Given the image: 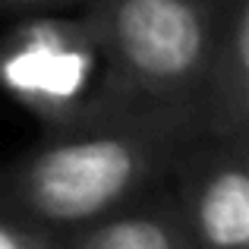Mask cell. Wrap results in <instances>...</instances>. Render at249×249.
I'll return each instance as SVG.
<instances>
[{
  "label": "cell",
  "mask_w": 249,
  "mask_h": 249,
  "mask_svg": "<svg viewBox=\"0 0 249 249\" xmlns=\"http://www.w3.org/2000/svg\"><path fill=\"white\" fill-rule=\"evenodd\" d=\"M212 136L202 117L164 114L48 133L0 164V208L60 237L126 205L174 174L180 155Z\"/></svg>",
  "instance_id": "6da1fadb"
},
{
  "label": "cell",
  "mask_w": 249,
  "mask_h": 249,
  "mask_svg": "<svg viewBox=\"0 0 249 249\" xmlns=\"http://www.w3.org/2000/svg\"><path fill=\"white\" fill-rule=\"evenodd\" d=\"M57 249H196L170 177L126 205L57 237Z\"/></svg>",
  "instance_id": "5b68a950"
},
{
  "label": "cell",
  "mask_w": 249,
  "mask_h": 249,
  "mask_svg": "<svg viewBox=\"0 0 249 249\" xmlns=\"http://www.w3.org/2000/svg\"><path fill=\"white\" fill-rule=\"evenodd\" d=\"M0 249H57V237L13 218L0 208Z\"/></svg>",
  "instance_id": "52a82bcc"
},
{
  "label": "cell",
  "mask_w": 249,
  "mask_h": 249,
  "mask_svg": "<svg viewBox=\"0 0 249 249\" xmlns=\"http://www.w3.org/2000/svg\"><path fill=\"white\" fill-rule=\"evenodd\" d=\"M85 0H0V10H22V13H57L67 6H82Z\"/></svg>",
  "instance_id": "ba28073f"
},
{
  "label": "cell",
  "mask_w": 249,
  "mask_h": 249,
  "mask_svg": "<svg viewBox=\"0 0 249 249\" xmlns=\"http://www.w3.org/2000/svg\"><path fill=\"white\" fill-rule=\"evenodd\" d=\"M227 3L231 0H85L79 10L95 25L104 63L85 126L164 114L205 120L202 82Z\"/></svg>",
  "instance_id": "7a4b0ae2"
},
{
  "label": "cell",
  "mask_w": 249,
  "mask_h": 249,
  "mask_svg": "<svg viewBox=\"0 0 249 249\" xmlns=\"http://www.w3.org/2000/svg\"><path fill=\"white\" fill-rule=\"evenodd\" d=\"M212 136L249 139V0H231L202 82Z\"/></svg>",
  "instance_id": "8992f818"
},
{
  "label": "cell",
  "mask_w": 249,
  "mask_h": 249,
  "mask_svg": "<svg viewBox=\"0 0 249 249\" xmlns=\"http://www.w3.org/2000/svg\"><path fill=\"white\" fill-rule=\"evenodd\" d=\"M170 186L196 249H249V139H196Z\"/></svg>",
  "instance_id": "277c9868"
},
{
  "label": "cell",
  "mask_w": 249,
  "mask_h": 249,
  "mask_svg": "<svg viewBox=\"0 0 249 249\" xmlns=\"http://www.w3.org/2000/svg\"><path fill=\"white\" fill-rule=\"evenodd\" d=\"M101 44L79 13H32L0 35V91L44 126H85L101 89Z\"/></svg>",
  "instance_id": "3957f363"
}]
</instances>
